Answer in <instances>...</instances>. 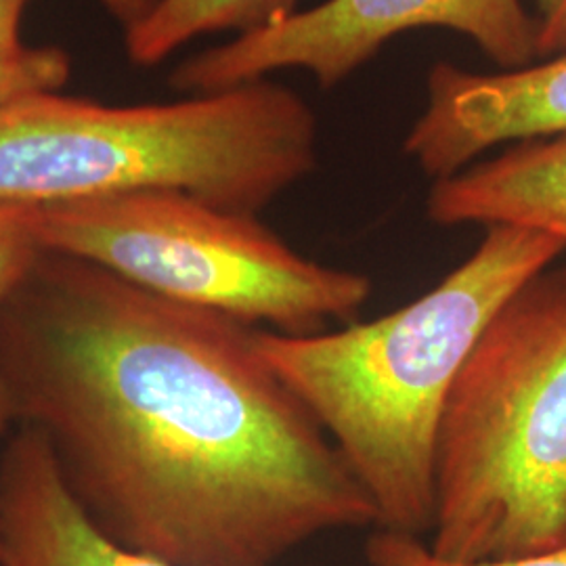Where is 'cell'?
Masks as SVG:
<instances>
[{
    "mask_svg": "<svg viewBox=\"0 0 566 566\" xmlns=\"http://www.w3.org/2000/svg\"><path fill=\"white\" fill-rule=\"evenodd\" d=\"M21 426L51 446L116 544L172 566H277L311 539L378 526L256 327L46 252L0 304Z\"/></svg>",
    "mask_w": 566,
    "mask_h": 566,
    "instance_id": "cell-1",
    "label": "cell"
},
{
    "mask_svg": "<svg viewBox=\"0 0 566 566\" xmlns=\"http://www.w3.org/2000/svg\"><path fill=\"white\" fill-rule=\"evenodd\" d=\"M566 242L493 224L420 298L371 322L313 336L256 327V346L376 507L378 528L420 537L434 525V447L449 390L489 319Z\"/></svg>",
    "mask_w": 566,
    "mask_h": 566,
    "instance_id": "cell-2",
    "label": "cell"
},
{
    "mask_svg": "<svg viewBox=\"0 0 566 566\" xmlns=\"http://www.w3.org/2000/svg\"><path fill=\"white\" fill-rule=\"evenodd\" d=\"M315 168L313 107L269 78L172 103L44 93L0 109V202L177 191L259 217Z\"/></svg>",
    "mask_w": 566,
    "mask_h": 566,
    "instance_id": "cell-3",
    "label": "cell"
},
{
    "mask_svg": "<svg viewBox=\"0 0 566 566\" xmlns=\"http://www.w3.org/2000/svg\"><path fill=\"white\" fill-rule=\"evenodd\" d=\"M428 552L504 563L566 544V266L523 283L449 390Z\"/></svg>",
    "mask_w": 566,
    "mask_h": 566,
    "instance_id": "cell-4",
    "label": "cell"
},
{
    "mask_svg": "<svg viewBox=\"0 0 566 566\" xmlns=\"http://www.w3.org/2000/svg\"><path fill=\"white\" fill-rule=\"evenodd\" d=\"M46 252L103 266L168 301L285 336L357 322L371 280L317 263L259 217L177 191H143L39 206Z\"/></svg>",
    "mask_w": 566,
    "mask_h": 566,
    "instance_id": "cell-5",
    "label": "cell"
},
{
    "mask_svg": "<svg viewBox=\"0 0 566 566\" xmlns=\"http://www.w3.org/2000/svg\"><path fill=\"white\" fill-rule=\"evenodd\" d=\"M424 28L474 42L500 70L537 61L535 21L523 0H324L191 55L170 72L168 84L182 95H206L266 81L283 70H303L332 88L388 42Z\"/></svg>",
    "mask_w": 566,
    "mask_h": 566,
    "instance_id": "cell-6",
    "label": "cell"
},
{
    "mask_svg": "<svg viewBox=\"0 0 566 566\" xmlns=\"http://www.w3.org/2000/svg\"><path fill=\"white\" fill-rule=\"evenodd\" d=\"M560 135H566V55L491 74L439 61L428 72L426 107L411 124L403 151L426 177L441 181L500 145Z\"/></svg>",
    "mask_w": 566,
    "mask_h": 566,
    "instance_id": "cell-7",
    "label": "cell"
},
{
    "mask_svg": "<svg viewBox=\"0 0 566 566\" xmlns=\"http://www.w3.org/2000/svg\"><path fill=\"white\" fill-rule=\"evenodd\" d=\"M0 566H172L107 537L67 485L51 446L18 426L0 455Z\"/></svg>",
    "mask_w": 566,
    "mask_h": 566,
    "instance_id": "cell-8",
    "label": "cell"
},
{
    "mask_svg": "<svg viewBox=\"0 0 566 566\" xmlns=\"http://www.w3.org/2000/svg\"><path fill=\"white\" fill-rule=\"evenodd\" d=\"M426 217L439 227L516 224L566 242V135L507 145L432 181Z\"/></svg>",
    "mask_w": 566,
    "mask_h": 566,
    "instance_id": "cell-9",
    "label": "cell"
},
{
    "mask_svg": "<svg viewBox=\"0 0 566 566\" xmlns=\"http://www.w3.org/2000/svg\"><path fill=\"white\" fill-rule=\"evenodd\" d=\"M298 0H158L151 13L124 32L128 60L154 67L200 36L235 32L242 36L287 20Z\"/></svg>",
    "mask_w": 566,
    "mask_h": 566,
    "instance_id": "cell-10",
    "label": "cell"
},
{
    "mask_svg": "<svg viewBox=\"0 0 566 566\" xmlns=\"http://www.w3.org/2000/svg\"><path fill=\"white\" fill-rule=\"evenodd\" d=\"M72 60L60 46H28L0 55V109L13 103L60 93L70 81Z\"/></svg>",
    "mask_w": 566,
    "mask_h": 566,
    "instance_id": "cell-11",
    "label": "cell"
},
{
    "mask_svg": "<svg viewBox=\"0 0 566 566\" xmlns=\"http://www.w3.org/2000/svg\"><path fill=\"white\" fill-rule=\"evenodd\" d=\"M44 254L39 206L0 202V304L28 282Z\"/></svg>",
    "mask_w": 566,
    "mask_h": 566,
    "instance_id": "cell-12",
    "label": "cell"
},
{
    "mask_svg": "<svg viewBox=\"0 0 566 566\" xmlns=\"http://www.w3.org/2000/svg\"><path fill=\"white\" fill-rule=\"evenodd\" d=\"M369 563L374 566H566L565 546L549 549L537 556L504 560V563H481V565H451L434 558L428 547L422 546L416 537L390 535L380 531L367 547Z\"/></svg>",
    "mask_w": 566,
    "mask_h": 566,
    "instance_id": "cell-13",
    "label": "cell"
},
{
    "mask_svg": "<svg viewBox=\"0 0 566 566\" xmlns=\"http://www.w3.org/2000/svg\"><path fill=\"white\" fill-rule=\"evenodd\" d=\"M537 61L566 55V0H533Z\"/></svg>",
    "mask_w": 566,
    "mask_h": 566,
    "instance_id": "cell-14",
    "label": "cell"
},
{
    "mask_svg": "<svg viewBox=\"0 0 566 566\" xmlns=\"http://www.w3.org/2000/svg\"><path fill=\"white\" fill-rule=\"evenodd\" d=\"M30 0H0V55L23 46L21 20Z\"/></svg>",
    "mask_w": 566,
    "mask_h": 566,
    "instance_id": "cell-15",
    "label": "cell"
},
{
    "mask_svg": "<svg viewBox=\"0 0 566 566\" xmlns=\"http://www.w3.org/2000/svg\"><path fill=\"white\" fill-rule=\"evenodd\" d=\"M99 2L103 9L120 23L124 32L142 23L158 4V0H99Z\"/></svg>",
    "mask_w": 566,
    "mask_h": 566,
    "instance_id": "cell-16",
    "label": "cell"
},
{
    "mask_svg": "<svg viewBox=\"0 0 566 566\" xmlns=\"http://www.w3.org/2000/svg\"><path fill=\"white\" fill-rule=\"evenodd\" d=\"M13 424L20 426L18 409H15L11 386H9V380L4 376V369H2V364H0V439L11 430Z\"/></svg>",
    "mask_w": 566,
    "mask_h": 566,
    "instance_id": "cell-17",
    "label": "cell"
}]
</instances>
